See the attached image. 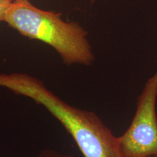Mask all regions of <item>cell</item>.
<instances>
[{
    "label": "cell",
    "mask_w": 157,
    "mask_h": 157,
    "mask_svg": "<svg viewBox=\"0 0 157 157\" xmlns=\"http://www.w3.org/2000/svg\"><path fill=\"white\" fill-rule=\"evenodd\" d=\"M147 157H157V156H147Z\"/></svg>",
    "instance_id": "8992f818"
},
{
    "label": "cell",
    "mask_w": 157,
    "mask_h": 157,
    "mask_svg": "<svg viewBox=\"0 0 157 157\" xmlns=\"http://www.w3.org/2000/svg\"><path fill=\"white\" fill-rule=\"evenodd\" d=\"M37 157H75L71 154H60L52 149H44L39 153Z\"/></svg>",
    "instance_id": "277c9868"
},
{
    "label": "cell",
    "mask_w": 157,
    "mask_h": 157,
    "mask_svg": "<svg viewBox=\"0 0 157 157\" xmlns=\"http://www.w3.org/2000/svg\"><path fill=\"white\" fill-rule=\"evenodd\" d=\"M60 13L37 8L29 0L12 2L4 22L20 34L50 45L65 64L90 66L95 56L88 33L78 23L66 22Z\"/></svg>",
    "instance_id": "7a4b0ae2"
},
{
    "label": "cell",
    "mask_w": 157,
    "mask_h": 157,
    "mask_svg": "<svg viewBox=\"0 0 157 157\" xmlns=\"http://www.w3.org/2000/svg\"><path fill=\"white\" fill-rule=\"evenodd\" d=\"M0 87L34 101L52 114L72 137L84 157H124L118 137L92 111L71 105L34 76L1 73Z\"/></svg>",
    "instance_id": "6da1fadb"
},
{
    "label": "cell",
    "mask_w": 157,
    "mask_h": 157,
    "mask_svg": "<svg viewBox=\"0 0 157 157\" xmlns=\"http://www.w3.org/2000/svg\"><path fill=\"white\" fill-rule=\"evenodd\" d=\"M157 68L137 98L132 122L118 137L124 157L157 156Z\"/></svg>",
    "instance_id": "3957f363"
},
{
    "label": "cell",
    "mask_w": 157,
    "mask_h": 157,
    "mask_svg": "<svg viewBox=\"0 0 157 157\" xmlns=\"http://www.w3.org/2000/svg\"><path fill=\"white\" fill-rule=\"evenodd\" d=\"M10 1H11V2H13V1H16V0H10Z\"/></svg>",
    "instance_id": "52a82bcc"
},
{
    "label": "cell",
    "mask_w": 157,
    "mask_h": 157,
    "mask_svg": "<svg viewBox=\"0 0 157 157\" xmlns=\"http://www.w3.org/2000/svg\"><path fill=\"white\" fill-rule=\"evenodd\" d=\"M11 2H12L10 0H0V22L5 20L6 12Z\"/></svg>",
    "instance_id": "5b68a950"
}]
</instances>
